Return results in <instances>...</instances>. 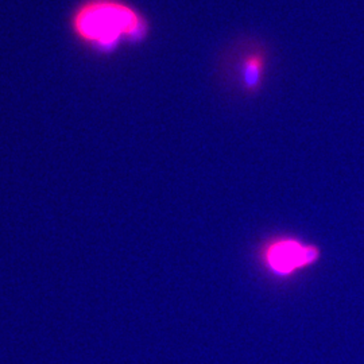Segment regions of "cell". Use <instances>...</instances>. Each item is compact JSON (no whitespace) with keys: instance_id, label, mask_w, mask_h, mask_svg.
<instances>
[{"instance_id":"1","label":"cell","mask_w":364,"mask_h":364,"mask_svg":"<svg viewBox=\"0 0 364 364\" xmlns=\"http://www.w3.org/2000/svg\"><path fill=\"white\" fill-rule=\"evenodd\" d=\"M69 30L84 48L111 55L123 46L146 42L151 25L139 9L126 0H82L69 15Z\"/></svg>"},{"instance_id":"2","label":"cell","mask_w":364,"mask_h":364,"mask_svg":"<svg viewBox=\"0 0 364 364\" xmlns=\"http://www.w3.org/2000/svg\"><path fill=\"white\" fill-rule=\"evenodd\" d=\"M321 251L316 245L294 236H277L260 248V263L264 270L277 278H290L316 264Z\"/></svg>"},{"instance_id":"3","label":"cell","mask_w":364,"mask_h":364,"mask_svg":"<svg viewBox=\"0 0 364 364\" xmlns=\"http://www.w3.org/2000/svg\"><path fill=\"white\" fill-rule=\"evenodd\" d=\"M269 65V53L262 45H252L240 54L237 76L243 92L257 95L262 90Z\"/></svg>"}]
</instances>
